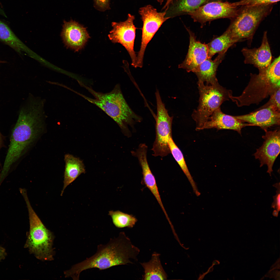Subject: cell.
<instances>
[{"label": "cell", "mask_w": 280, "mask_h": 280, "mask_svg": "<svg viewBox=\"0 0 280 280\" xmlns=\"http://www.w3.org/2000/svg\"><path fill=\"white\" fill-rule=\"evenodd\" d=\"M228 50L219 53L214 60L208 58L203 62L194 72L198 79V81L211 85L218 82L216 77L218 67L223 59Z\"/></svg>", "instance_id": "cell-17"}, {"label": "cell", "mask_w": 280, "mask_h": 280, "mask_svg": "<svg viewBox=\"0 0 280 280\" xmlns=\"http://www.w3.org/2000/svg\"><path fill=\"white\" fill-rule=\"evenodd\" d=\"M280 88H279L272 94L269 102V104H271L269 105H273L279 111H280Z\"/></svg>", "instance_id": "cell-29"}, {"label": "cell", "mask_w": 280, "mask_h": 280, "mask_svg": "<svg viewBox=\"0 0 280 280\" xmlns=\"http://www.w3.org/2000/svg\"><path fill=\"white\" fill-rule=\"evenodd\" d=\"M7 255L5 249L0 246V261L4 260Z\"/></svg>", "instance_id": "cell-31"}, {"label": "cell", "mask_w": 280, "mask_h": 280, "mask_svg": "<svg viewBox=\"0 0 280 280\" xmlns=\"http://www.w3.org/2000/svg\"><path fill=\"white\" fill-rule=\"evenodd\" d=\"M280 56L275 59L263 73L269 83L275 88H280Z\"/></svg>", "instance_id": "cell-26"}, {"label": "cell", "mask_w": 280, "mask_h": 280, "mask_svg": "<svg viewBox=\"0 0 280 280\" xmlns=\"http://www.w3.org/2000/svg\"><path fill=\"white\" fill-rule=\"evenodd\" d=\"M273 6V4L241 6L226 31L235 43L251 39Z\"/></svg>", "instance_id": "cell-5"}, {"label": "cell", "mask_w": 280, "mask_h": 280, "mask_svg": "<svg viewBox=\"0 0 280 280\" xmlns=\"http://www.w3.org/2000/svg\"><path fill=\"white\" fill-rule=\"evenodd\" d=\"M239 8L232 3L221 1H212L201 6L189 12L195 22L200 23L202 27L208 22L221 18L231 19L236 14Z\"/></svg>", "instance_id": "cell-10"}, {"label": "cell", "mask_w": 280, "mask_h": 280, "mask_svg": "<svg viewBox=\"0 0 280 280\" xmlns=\"http://www.w3.org/2000/svg\"><path fill=\"white\" fill-rule=\"evenodd\" d=\"M197 84L199 95V104L191 116L195 122L196 130H200L213 112L231 96L230 92L218 82L207 85L198 82Z\"/></svg>", "instance_id": "cell-6"}, {"label": "cell", "mask_w": 280, "mask_h": 280, "mask_svg": "<svg viewBox=\"0 0 280 280\" xmlns=\"http://www.w3.org/2000/svg\"><path fill=\"white\" fill-rule=\"evenodd\" d=\"M0 40L18 52L26 50L25 46L9 27L1 21Z\"/></svg>", "instance_id": "cell-24"}, {"label": "cell", "mask_w": 280, "mask_h": 280, "mask_svg": "<svg viewBox=\"0 0 280 280\" xmlns=\"http://www.w3.org/2000/svg\"><path fill=\"white\" fill-rule=\"evenodd\" d=\"M157 1L160 3V4H162L163 2L165 0H157Z\"/></svg>", "instance_id": "cell-32"}, {"label": "cell", "mask_w": 280, "mask_h": 280, "mask_svg": "<svg viewBox=\"0 0 280 280\" xmlns=\"http://www.w3.org/2000/svg\"><path fill=\"white\" fill-rule=\"evenodd\" d=\"M209 0H178L167 10L166 16L171 17L180 15L188 14L197 9Z\"/></svg>", "instance_id": "cell-21"}, {"label": "cell", "mask_w": 280, "mask_h": 280, "mask_svg": "<svg viewBox=\"0 0 280 280\" xmlns=\"http://www.w3.org/2000/svg\"><path fill=\"white\" fill-rule=\"evenodd\" d=\"M21 194L27 208L30 224L29 231L24 247L39 260H52L54 255L53 234L45 227L33 209L27 192L24 191Z\"/></svg>", "instance_id": "cell-4"}, {"label": "cell", "mask_w": 280, "mask_h": 280, "mask_svg": "<svg viewBox=\"0 0 280 280\" xmlns=\"http://www.w3.org/2000/svg\"><path fill=\"white\" fill-rule=\"evenodd\" d=\"M78 82L94 98L75 92L101 109L115 121L122 130L128 131V125L132 126L136 122L141 121L142 117L133 111L126 102L119 84L116 85L111 92L103 93L95 91L82 82Z\"/></svg>", "instance_id": "cell-3"}, {"label": "cell", "mask_w": 280, "mask_h": 280, "mask_svg": "<svg viewBox=\"0 0 280 280\" xmlns=\"http://www.w3.org/2000/svg\"><path fill=\"white\" fill-rule=\"evenodd\" d=\"M157 112L156 116V136L152 150L155 157H164L170 153L168 141L172 136L173 117L169 115L158 89L155 93Z\"/></svg>", "instance_id": "cell-7"}, {"label": "cell", "mask_w": 280, "mask_h": 280, "mask_svg": "<svg viewBox=\"0 0 280 280\" xmlns=\"http://www.w3.org/2000/svg\"><path fill=\"white\" fill-rule=\"evenodd\" d=\"M45 103V100L41 97L31 96L20 110L0 173V181H3L12 165L21 156L43 127L46 117Z\"/></svg>", "instance_id": "cell-1"}, {"label": "cell", "mask_w": 280, "mask_h": 280, "mask_svg": "<svg viewBox=\"0 0 280 280\" xmlns=\"http://www.w3.org/2000/svg\"><path fill=\"white\" fill-rule=\"evenodd\" d=\"M4 61H1L0 60V63H4Z\"/></svg>", "instance_id": "cell-34"}, {"label": "cell", "mask_w": 280, "mask_h": 280, "mask_svg": "<svg viewBox=\"0 0 280 280\" xmlns=\"http://www.w3.org/2000/svg\"><path fill=\"white\" fill-rule=\"evenodd\" d=\"M235 43L229 33L226 31L222 35L215 37L207 44L208 49V58H211L216 54L228 50Z\"/></svg>", "instance_id": "cell-23"}, {"label": "cell", "mask_w": 280, "mask_h": 280, "mask_svg": "<svg viewBox=\"0 0 280 280\" xmlns=\"http://www.w3.org/2000/svg\"></svg>", "instance_id": "cell-35"}, {"label": "cell", "mask_w": 280, "mask_h": 280, "mask_svg": "<svg viewBox=\"0 0 280 280\" xmlns=\"http://www.w3.org/2000/svg\"><path fill=\"white\" fill-rule=\"evenodd\" d=\"M280 0H240L232 3L233 6L238 7L244 6H256L273 4Z\"/></svg>", "instance_id": "cell-27"}, {"label": "cell", "mask_w": 280, "mask_h": 280, "mask_svg": "<svg viewBox=\"0 0 280 280\" xmlns=\"http://www.w3.org/2000/svg\"><path fill=\"white\" fill-rule=\"evenodd\" d=\"M160 254L156 252L152 255L151 258L147 262L140 263L144 270V280H166L167 276L162 265Z\"/></svg>", "instance_id": "cell-19"}, {"label": "cell", "mask_w": 280, "mask_h": 280, "mask_svg": "<svg viewBox=\"0 0 280 280\" xmlns=\"http://www.w3.org/2000/svg\"><path fill=\"white\" fill-rule=\"evenodd\" d=\"M234 116L242 122H248L250 125L260 127L264 130L280 124L279 111L272 105L248 114Z\"/></svg>", "instance_id": "cell-15"}, {"label": "cell", "mask_w": 280, "mask_h": 280, "mask_svg": "<svg viewBox=\"0 0 280 280\" xmlns=\"http://www.w3.org/2000/svg\"><path fill=\"white\" fill-rule=\"evenodd\" d=\"M186 29L190 36L188 49L185 60L178 65V67L188 72L194 73L197 67L208 58V49L207 44L197 40L194 34L189 29Z\"/></svg>", "instance_id": "cell-13"}, {"label": "cell", "mask_w": 280, "mask_h": 280, "mask_svg": "<svg viewBox=\"0 0 280 280\" xmlns=\"http://www.w3.org/2000/svg\"><path fill=\"white\" fill-rule=\"evenodd\" d=\"M134 16L128 14V18L123 22L112 23L113 29L108 37L114 43L121 44L126 48L132 61V65L136 68L137 57L134 50L136 27L134 24Z\"/></svg>", "instance_id": "cell-9"}, {"label": "cell", "mask_w": 280, "mask_h": 280, "mask_svg": "<svg viewBox=\"0 0 280 280\" xmlns=\"http://www.w3.org/2000/svg\"><path fill=\"white\" fill-rule=\"evenodd\" d=\"M168 144L170 151L175 160L179 165L186 176L196 195L198 196L200 194L197 186L188 168L183 155L181 151L174 141L172 136L169 139Z\"/></svg>", "instance_id": "cell-22"}, {"label": "cell", "mask_w": 280, "mask_h": 280, "mask_svg": "<svg viewBox=\"0 0 280 280\" xmlns=\"http://www.w3.org/2000/svg\"><path fill=\"white\" fill-rule=\"evenodd\" d=\"M61 36L67 47L75 52L83 48L90 38L86 28L72 20L64 21Z\"/></svg>", "instance_id": "cell-12"}, {"label": "cell", "mask_w": 280, "mask_h": 280, "mask_svg": "<svg viewBox=\"0 0 280 280\" xmlns=\"http://www.w3.org/2000/svg\"><path fill=\"white\" fill-rule=\"evenodd\" d=\"M248 125H250L249 124L243 123L234 116L223 113L219 108L213 112L201 130L211 128H216L218 130L230 129L236 131L241 134L242 128Z\"/></svg>", "instance_id": "cell-16"}, {"label": "cell", "mask_w": 280, "mask_h": 280, "mask_svg": "<svg viewBox=\"0 0 280 280\" xmlns=\"http://www.w3.org/2000/svg\"><path fill=\"white\" fill-rule=\"evenodd\" d=\"M242 52L244 57L246 64L253 65L257 68L259 73H264L271 63L272 58L267 32L264 33L262 43L258 48H243Z\"/></svg>", "instance_id": "cell-14"}, {"label": "cell", "mask_w": 280, "mask_h": 280, "mask_svg": "<svg viewBox=\"0 0 280 280\" xmlns=\"http://www.w3.org/2000/svg\"><path fill=\"white\" fill-rule=\"evenodd\" d=\"M140 252L125 233L121 232L107 243L98 245L94 255L73 265L64 272L65 276L78 280L81 273L86 270L97 268L103 270L115 266L133 264L138 261Z\"/></svg>", "instance_id": "cell-2"}, {"label": "cell", "mask_w": 280, "mask_h": 280, "mask_svg": "<svg viewBox=\"0 0 280 280\" xmlns=\"http://www.w3.org/2000/svg\"><path fill=\"white\" fill-rule=\"evenodd\" d=\"M273 186L277 188V190L276 194L273 197L274 201L271 205V207L274 209L272 213L273 215L277 217L280 210V183H276Z\"/></svg>", "instance_id": "cell-28"}, {"label": "cell", "mask_w": 280, "mask_h": 280, "mask_svg": "<svg viewBox=\"0 0 280 280\" xmlns=\"http://www.w3.org/2000/svg\"><path fill=\"white\" fill-rule=\"evenodd\" d=\"M138 160L142 169L144 183L156 198L166 219L168 221H170V220L162 203L155 178L148 163L146 156H141L139 157Z\"/></svg>", "instance_id": "cell-20"}, {"label": "cell", "mask_w": 280, "mask_h": 280, "mask_svg": "<svg viewBox=\"0 0 280 280\" xmlns=\"http://www.w3.org/2000/svg\"><path fill=\"white\" fill-rule=\"evenodd\" d=\"M139 13L143 22V26L141 45L137 57L136 67L141 68L148 44L163 24L171 17L166 16V11L158 12L150 5L140 8Z\"/></svg>", "instance_id": "cell-8"}, {"label": "cell", "mask_w": 280, "mask_h": 280, "mask_svg": "<svg viewBox=\"0 0 280 280\" xmlns=\"http://www.w3.org/2000/svg\"><path fill=\"white\" fill-rule=\"evenodd\" d=\"M221 0H211L210 1L211 2V1L212 2V1H221Z\"/></svg>", "instance_id": "cell-33"}, {"label": "cell", "mask_w": 280, "mask_h": 280, "mask_svg": "<svg viewBox=\"0 0 280 280\" xmlns=\"http://www.w3.org/2000/svg\"><path fill=\"white\" fill-rule=\"evenodd\" d=\"M65 167L64 185L61 195H62L66 188L74 181L81 174L85 171L82 162L79 158L68 154L64 156Z\"/></svg>", "instance_id": "cell-18"}, {"label": "cell", "mask_w": 280, "mask_h": 280, "mask_svg": "<svg viewBox=\"0 0 280 280\" xmlns=\"http://www.w3.org/2000/svg\"><path fill=\"white\" fill-rule=\"evenodd\" d=\"M264 131L265 134L262 137L264 141L254 155L260 161V167L267 165V172L271 176L273 165L280 152V130Z\"/></svg>", "instance_id": "cell-11"}, {"label": "cell", "mask_w": 280, "mask_h": 280, "mask_svg": "<svg viewBox=\"0 0 280 280\" xmlns=\"http://www.w3.org/2000/svg\"><path fill=\"white\" fill-rule=\"evenodd\" d=\"M108 215L111 216L114 225L118 228H132L137 221L133 215L119 211H109Z\"/></svg>", "instance_id": "cell-25"}, {"label": "cell", "mask_w": 280, "mask_h": 280, "mask_svg": "<svg viewBox=\"0 0 280 280\" xmlns=\"http://www.w3.org/2000/svg\"><path fill=\"white\" fill-rule=\"evenodd\" d=\"M97 6L100 8L104 10L108 8L109 0H94Z\"/></svg>", "instance_id": "cell-30"}]
</instances>
